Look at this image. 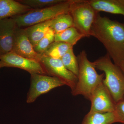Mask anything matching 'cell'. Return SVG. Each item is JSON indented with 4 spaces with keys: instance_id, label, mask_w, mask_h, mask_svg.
I'll return each instance as SVG.
<instances>
[{
    "instance_id": "cell-10",
    "label": "cell",
    "mask_w": 124,
    "mask_h": 124,
    "mask_svg": "<svg viewBox=\"0 0 124 124\" xmlns=\"http://www.w3.org/2000/svg\"><path fill=\"white\" fill-rule=\"evenodd\" d=\"M18 27L13 18L0 20V55L13 50L16 31Z\"/></svg>"
},
{
    "instance_id": "cell-13",
    "label": "cell",
    "mask_w": 124,
    "mask_h": 124,
    "mask_svg": "<svg viewBox=\"0 0 124 124\" xmlns=\"http://www.w3.org/2000/svg\"><path fill=\"white\" fill-rule=\"evenodd\" d=\"M95 11L124 16V0H88Z\"/></svg>"
},
{
    "instance_id": "cell-12",
    "label": "cell",
    "mask_w": 124,
    "mask_h": 124,
    "mask_svg": "<svg viewBox=\"0 0 124 124\" xmlns=\"http://www.w3.org/2000/svg\"><path fill=\"white\" fill-rule=\"evenodd\" d=\"M14 0H0V20L23 14L32 9Z\"/></svg>"
},
{
    "instance_id": "cell-3",
    "label": "cell",
    "mask_w": 124,
    "mask_h": 124,
    "mask_svg": "<svg viewBox=\"0 0 124 124\" xmlns=\"http://www.w3.org/2000/svg\"><path fill=\"white\" fill-rule=\"evenodd\" d=\"M95 69L103 72V82L116 103L124 100V75L108 54L93 62Z\"/></svg>"
},
{
    "instance_id": "cell-7",
    "label": "cell",
    "mask_w": 124,
    "mask_h": 124,
    "mask_svg": "<svg viewBox=\"0 0 124 124\" xmlns=\"http://www.w3.org/2000/svg\"><path fill=\"white\" fill-rule=\"evenodd\" d=\"M31 75V85L26 98L28 103L34 102L40 95L55 88L64 85L57 78L38 74Z\"/></svg>"
},
{
    "instance_id": "cell-2",
    "label": "cell",
    "mask_w": 124,
    "mask_h": 124,
    "mask_svg": "<svg viewBox=\"0 0 124 124\" xmlns=\"http://www.w3.org/2000/svg\"><path fill=\"white\" fill-rule=\"evenodd\" d=\"M77 58L79 67L77 83L71 93L73 96L83 95L89 100L95 89L102 82L104 74L97 73L93 62L88 59L85 50L81 51Z\"/></svg>"
},
{
    "instance_id": "cell-5",
    "label": "cell",
    "mask_w": 124,
    "mask_h": 124,
    "mask_svg": "<svg viewBox=\"0 0 124 124\" xmlns=\"http://www.w3.org/2000/svg\"><path fill=\"white\" fill-rule=\"evenodd\" d=\"M98 13L91 6L88 0H73L69 12L73 19V27L87 38L91 36V27Z\"/></svg>"
},
{
    "instance_id": "cell-8",
    "label": "cell",
    "mask_w": 124,
    "mask_h": 124,
    "mask_svg": "<svg viewBox=\"0 0 124 124\" xmlns=\"http://www.w3.org/2000/svg\"><path fill=\"white\" fill-rule=\"evenodd\" d=\"M4 67L19 68L28 72L31 75H47L40 62L22 57L13 51L0 55V69Z\"/></svg>"
},
{
    "instance_id": "cell-19",
    "label": "cell",
    "mask_w": 124,
    "mask_h": 124,
    "mask_svg": "<svg viewBox=\"0 0 124 124\" xmlns=\"http://www.w3.org/2000/svg\"><path fill=\"white\" fill-rule=\"evenodd\" d=\"M61 60L64 67L77 77L79 73V64L77 57L73 52V48L70 49Z\"/></svg>"
},
{
    "instance_id": "cell-11",
    "label": "cell",
    "mask_w": 124,
    "mask_h": 124,
    "mask_svg": "<svg viewBox=\"0 0 124 124\" xmlns=\"http://www.w3.org/2000/svg\"><path fill=\"white\" fill-rule=\"evenodd\" d=\"M12 51L22 57L39 62L42 56L35 51L24 29L18 27L16 31Z\"/></svg>"
},
{
    "instance_id": "cell-4",
    "label": "cell",
    "mask_w": 124,
    "mask_h": 124,
    "mask_svg": "<svg viewBox=\"0 0 124 124\" xmlns=\"http://www.w3.org/2000/svg\"><path fill=\"white\" fill-rule=\"evenodd\" d=\"M73 0H64L57 4L42 9H32L23 14L13 17L19 28L29 27L51 20L61 14L69 13Z\"/></svg>"
},
{
    "instance_id": "cell-6",
    "label": "cell",
    "mask_w": 124,
    "mask_h": 124,
    "mask_svg": "<svg viewBox=\"0 0 124 124\" xmlns=\"http://www.w3.org/2000/svg\"><path fill=\"white\" fill-rule=\"evenodd\" d=\"M41 55L40 62L47 75L57 78L69 86L72 92L77 84V77L64 67L61 59Z\"/></svg>"
},
{
    "instance_id": "cell-21",
    "label": "cell",
    "mask_w": 124,
    "mask_h": 124,
    "mask_svg": "<svg viewBox=\"0 0 124 124\" xmlns=\"http://www.w3.org/2000/svg\"><path fill=\"white\" fill-rule=\"evenodd\" d=\"M64 0H18L19 2L32 9H42L54 5Z\"/></svg>"
},
{
    "instance_id": "cell-16",
    "label": "cell",
    "mask_w": 124,
    "mask_h": 124,
    "mask_svg": "<svg viewBox=\"0 0 124 124\" xmlns=\"http://www.w3.org/2000/svg\"><path fill=\"white\" fill-rule=\"evenodd\" d=\"M84 36L74 27H71L64 31L55 34L54 41L65 42L73 46Z\"/></svg>"
},
{
    "instance_id": "cell-23",
    "label": "cell",
    "mask_w": 124,
    "mask_h": 124,
    "mask_svg": "<svg viewBox=\"0 0 124 124\" xmlns=\"http://www.w3.org/2000/svg\"><path fill=\"white\" fill-rule=\"evenodd\" d=\"M117 66L119 67V68L121 70L122 73L124 74V60L122 61V62H121L119 64L117 65Z\"/></svg>"
},
{
    "instance_id": "cell-1",
    "label": "cell",
    "mask_w": 124,
    "mask_h": 124,
    "mask_svg": "<svg viewBox=\"0 0 124 124\" xmlns=\"http://www.w3.org/2000/svg\"><path fill=\"white\" fill-rule=\"evenodd\" d=\"M90 35L102 44L113 63L118 65L124 60V23L97 15Z\"/></svg>"
},
{
    "instance_id": "cell-22",
    "label": "cell",
    "mask_w": 124,
    "mask_h": 124,
    "mask_svg": "<svg viewBox=\"0 0 124 124\" xmlns=\"http://www.w3.org/2000/svg\"><path fill=\"white\" fill-rule=\"evenodd\" d=\"M114 113L117 122L124 124V100L116 103Z\"/></svg>"
},
{
    "instance_id": "cell-14",
    "label": "cell",
    "mask_w": 124,
    "mask_h": 124,
    "mask_svg": "<svg viewBox=\"0 0 124 124\" xmlns=\"http://www.w3.org/2000/svg\"><path fill=\"white\" fill-rule=\"evenodd\" d=\"M51 20L35 24L24 29L33 47L45 35L50 28Z\"/></svg>"
},
{
    "instance_id": "cell-20",
    "label": "cell",
    "mask_w": 124,
    "mask_h": 124,
    "mask_svg": "<svg viewBox=\"0 0 124 124\" xmlns=\"http://www.w3.org/2000/svg\"><path fill=\"white\" fill-rule=\"evenodd\" d=\"M55 32L49 28L45 35L34 46L35 51L38 54L42 55L50 45L54 41Z\"/></svg>"
},
{
    "instance_id": "cell-9",
    "label": "cell",
    "mask_w": 124,
    "mask_h": 124,
    "mask_svg": "<svg viewBox=\"0 0 124 124\" xmlns=\"http://www.w3.org/2000/svg\"><path fill=\"white\" fill-rule=\"evenodd\" d=\"M90 112H113L116 103L106 85L102 82L92 93L90 99Z\"/></svg>"
},
{
    "instance_id": "cell-15",
    "label": "cell",
    "mask_w": 124,
    "mask_h": 124,
    "mask_svg": "<svg viewBox=\"0 0 124 124\" xmlns=\"http://www.w3.org/2000/svg\"><path fill=\"white\" fill-rule=\"evenodd\" d=\"M117 122L113 112H90L85 116L81 124H112Z\"/></svg>"
},
{
    "instance_id": "cell-18",
    "label": "cell",
    "mask_w": 124,
    "mask_h": 124,
    "mask_svg": "<svg viewBox=\"0 0 124 124\" xmlns=\"http://www.w3.org/2000/svg\"><path fill=\"white\" fill-rule=\"evenodd\" d=\"M73 27V19L69 13L61 14L51 19L50 28L55 33Z\"/></svg>"
},
{
    "instance_id": "cell-17",
    "label": "cell",
    "mask_w": 124,
    "mask_h": 124,
    "mask_svg": "<svg viewBox=\"0 0 124 124\" xmlns=\"http://www.w3.org/2000/svg\"><path fill=\"white\" fill-rule=\"evenodd\" d=\"M73 47L65 42L54 41L42 55L56 59H61L70 49Z\"/></svg>"
}]
</instances>
